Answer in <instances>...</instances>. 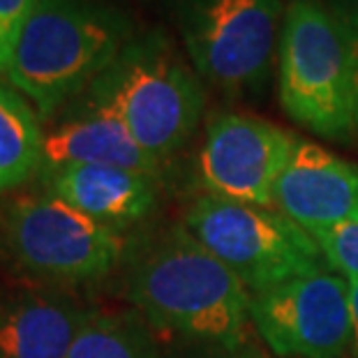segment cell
Returning a JSON list of instances; mask_svg holds the SVG:
<instances>
[{"instance_id": "obj_1", "label": "cell", "mask_w": 358, "mask_h": 358, "mask_svg": "<svg viewBox=\"0 0 358 358\" xmlns=\"http://www.w3.org/2000/svg\"><path fill=\"white\" fill-rule=\"evenodd\" d=\"M125 296L132 308L178 342L252 345L250 292L182 224L127 252Z\"/></svg>"}, {"instance_id": "obj_2", "label": "cell", "mask_w": 358, "mask_h": 358, "mask_svg": "<svg viewBox=\"0 0 358 358\" xmlns=\"http://www.w3.org/2000/svg\"><path fill=\"white\" fill-rule=\"evenodd\" d=\"M132 37V21L113 7L95 0H40L5 77L42 118H51L86 93Z\"/></svg>"}, {"instance_id": "obj_3", "label": "cell", "mask_w": 358, "mask_h": 358, "mask_svg": "<svg viewBox=\"0 0 358 358\" xmlns=\"http://www.w3.org/2000/svg\"><path fill=\"white\" fill-rule=\"evenodd\" d=\"M81 97L116 113L162 166L187 146L206 109L201 77L159 30L132 37Z\"/></svg>"}, {"instance_id": "obj_4", "label": "cell", "mask_w": 358, "mask_h": 358, "mask_svg": "<svg viewBox=\"0 0 358 358\" xmlns=\"http://www.w3.org/2000/svg\"><path fill=\"white\" fill-rule=\"evenodd\" d=\"M278 100L294 123L329 141L354 132V65L342 21L322 0H289L278 40Z\"/></svg>"}, {"instance_id": "obj_5", "label": "cell", "mask_w": 358, "mask_h": 358, "mask_svg": "<svg viewBox=\"0 0 358 358\" xmlns=\"http://www.w3.org/2000/svg\"><path fill=\"white\" fill-rule=\"evenodd\" d=\"M123 234L51 192L0 201V264L40 285H88L125 264Z\"/></svg>"}, {"instance_id": "obj_6", "label": "cell", "mask_w": 358, "mask_h": 358, "mask_svg": "<svg viewBox=\"0 0 358 358\" xmlns=\"http://www.w3.org/2000/svg\"><path fill=\"white\" fill-rule=\"evenodd\" d=\"M182 227L250 294L331 268L315 236L275 208L199 194L187 206Z\"/></svg>"}, {"instance_id": "obj_7", "label": "cell", "mask_w": 358, "mask_h": 358, "mask_svg": "<svg viewBox=\"0 0 358 358\" xmlns=\"http://www.w3.org/2000/svg\"><path fill=\"white\" fill-rule=\"evenodd\" d=\"M282 0H180L178 26L196 74L224 95H259L278 58Z\"/></svg>"}, {"instance_id": "obj_8", "label": "cell", "mask_w": 358, "mask_h": 358, "mask_svg": "<svg viewBox=\"0 0 358 358\" xmlns=\"http://www.w3.org/2000/svg\"><path fill=\"white\" fill-rule=\"evenodd\" d=\"M250 322L280 358H347L352 345L347 278L322 268L250 294Z\"/></svg>"}, {"instance_id": "obj_9", "label": "cell", "mask_w": 358, "mask_h": 358, "mask_svg": "<svg viewBox=\"0 0 358 358\" xmlns=\"http://www.w3.org/2000/svg\"><path fill=\"white\" fill-rule=\"evenodd\" d=\"M294 134L264 118L222 111L206 125L194 178L201 194L275 208V189L296 150Z\"/></svg>"}, {"instance_id": "obj_10", "label": "cell", "mask_w": 358, "mask_h": 358, "mask_svg": "<svg viewBox=\"0 0 358 358\" xmlns=\"http://www.w3.org/2000/svg\"><path fill=\"white\" fill-rule=\"evenodd\" d=\"M275 208L310 234L358 222V164L299 139L280 176Z\"/></svg>"}, {"instance_id": "obj_11", "label": "cell", "mask_w": 358, "mask_h": 358, "mask_svg": "<svg viewBox=\"0 0 358 358\" xmlns=\"http://www.w3.org/2000/svg\"><path fill=\"white\" fill-rule=\"evenodd\" d=\"M90 308L53 285L0 289V358H67Z\"/></svg>"}, {"instance_id": "obj_12", "label": "cell", "mask_w": 358, "mask_h": 358, "mask_svg": "<svg viewBox=\"0 0 358 358\" xmlns=\"http://www.w3.org/2000/svg\"><path fill=\"white\" fill-rule=\"evenodd\" d=\"M40 178L47 192L118 234L148 220L157 208V178L134 169L70 164L44 171Z\"/></svg>"}, {"instance_id": "obj_13", "label": "cell", "mask_w": 358, "mask_h": 358, "mask_svg": "<svg viewBox=\"0 0 358 358\" xmlns=\"http://www.w3.org/2000/svg\"><path fill=\"white\" fill-rule=\"evenodd\" d=\"M70 164L123 166L155 178L164 169L134 141L116 113L83 97L58 125L44 132L40 173Z\"/></svg>"}, {"instance_id": "obj_14", "label": "cell", "mask_w": 358, "mask_h": 358, "mask_svg": "<svg viewBox=\"0 0 358 358\" xmlns=\"http://www.w3.org/2000/svg\"><path fill=\"white\" fill-rule=\"evenodd\" d=\"M42 148L40 113L19 90L0 83V194L40 176Z\"/></svg>"}, {"instance_id": "obj_15", "label": "cell", "mask_w": 358, "mask_h": 358, "mask_svg": "<svg viewBox=\"0 0 358 358\" xmlns=\"http://www.w3.org/2000/svg\"><path fill=\"white\" fill-rule=\"evenodd\" d=\"M67 358H159V342L134 308L93 310Z\"/></svg>"}, {"instance_id": "obj_16", "label": "cell", "mask_w": 358, "mask_h": 358, "mask_svg": "<svg viewBox=\"0 0 358 358\" xmlns=\"http://www.w3.org/2000/svg\"><path fill=\"white\" fill-rule=\"evenodd\" d=\"M326 264L345 278H358V222L312 231Z\"/></svg>"}, {"instance_id": "obj_17", "label": "cell", "mask_w": 358, "mask_h": 358, "mask_svg": "<svg viewBox=\"0 0 358 358\" xmlns=\"http://www.w3.org/2000/svg\"><path fill=\"white\" fill-rule=\"evenodd\" d=\"M40 0H0V74H7L19 35Z\"/></svg>"}, {"instance_id": "obj_18", "label": "cell", "mask_w": 358, "mask_h": 358, "mask_svg": "<svg viewBox=\"0 0 358 358\" xmlns=\"http://www.w3.org/2000/svg\"><path fill=\"white\" fill-rule=\"evenodd\" d=\"M169 358H264L255 345L222 347V345H192L178 342V349Z\"/></svg>"}, {"instance_id": "obj_19", "label": "cell", "mask_w": 358, "mask_h": 358, "mask_svg": "<svg viewBox=\"0 0 358 358\" xmlns=\"http://www.w3.org/2000/svg\"><path fill=\"white\" fill-rule=\"evenodd\" d=\"M349 47H352V65H354V132L358 134V26L356 24H345Z\"/></svg>"}, {"instance_id": "obj_20", "label": "cell", "mask_w": 358, "mask_h": 358, "mask_svg": "<svg viewBox=\"0 0 358 358\" xmlns=\"http://www.w3.org/2000/svg\"><path fill=\"white\" fill-rule=\"evenodd\" d=\"M349 285V312H352V345L347 358H358V278H347Z\"/></svg>"}, {"instance_id": "obj_21", "label": "cell", "mask_w": 358, "mask_h": 358, "mask_svg": "<svg viewBox=\"0 0 358 358\" xmlns=\"http://www.w3.org/2000/svg\"><path fill=\"white\" fill-rule=\"evenodd\" d=\"M326 5L340 21L358 26V0H329Z\"/></svg>"}]
</instances>
